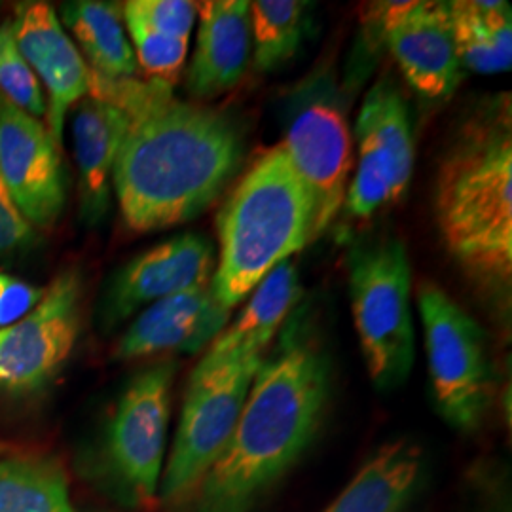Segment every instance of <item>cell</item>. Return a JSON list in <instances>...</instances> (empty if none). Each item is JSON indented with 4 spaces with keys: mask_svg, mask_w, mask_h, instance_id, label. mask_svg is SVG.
<instances>
[{
    "mask_svg": "<svg viewBox=\"0 0 512 512\" xmlns=\"http://www.w3.org/2000/svg\"><path fill=\"white\" fill-rule=\"evenodd\" d=\"M88 95L128 112L112 188L129 230L158 232L196 219L238 175L245 139L228 112L181 101L156 80H109L93 71Z\"/></svg>",
    "mask_w": 512,
    "mask_h": 512,
    "instance_id": "obj_1",
    "label": "cell"
},
{
    "mask_svg": "<svg viewBox=\"0 0 512 512\" xmlns=\"http://www.w3.org/2000/svg\"><path fill=\"white\" fill-rule=\"evenodd\" d=\"M329 359L291 340L262 361L234 435L196 492V512H255L304 456L329 403Z\"/></svg>",
    "mask_w": 512,
    "mask_h": 512,
    "instance_id": "obj_2",
    "label": "cell"
},
{
    "mask_svg": "<svg viewBox=\"0 0 512 512\" xmlns=\"http://www.w3.org/2000/svg\"><path fill=\"white\" fill-rule=\"evenodd\" d=\"M435 211L448 251L476 281L505 289L512 275V124L509 97L476 114L446 150Z\"/></svg>",
    "mask_w": 512,
    "mask_h": 512,
    "instance_id": "obj_3",
    "label": "cell"
},
{
    "mask_svg": "<svg viewBox=\"0 0 512 512\" xmlns=\"http://www.w3.org/2000/svg\"><path fill=\"white\" fill-rule=\"evenodd\" d=\"M313 239V205L283 145L258 154L219 215V262L211 294L222 310Z\"/></svg>",
    "mask_w": 512,
    "mask_h": 512,
    "instance_id": "obj_4",
    "label": "cell"
},
{
    "mask_svg": "<svg viewBox=\"0 0 512 512\" xmlns=\"http://www.w3.org/2000/svg\"><path fill=\"white\" fill-rule=\"evenodd\" d=\"M349 296L370 380L378 389L406 382L414 365L412 272L403 241L380 238L351 249Z\"/></svg>",
    "mask_w": 512,
    "mask_h": 512,
    "instance_id": "obj_5",
    "label": "cell"
},
{
    "mask_svg": "<svg viewBox=\"0 0 512 512\" xmlns=\"http://www.w3.org/2000/svg\"><path fill=\"white\" fill-rule=\"evenodd\" d=\"M418 306L440 416L459 431H475L484 421L494 393L486 334L433 283L421 285Z\"/></svg>",
    "mask_w": 512,
    "mask_h": 512,
    "instance_id": "obj_6",
    "label": "cell"
},
{
    "mask_svg": "<svg viewBox=\"0 0 512 512\" xmlns=\"http://www.w3.org/2000/svg\"><path fill=\"white\" fill-rule=\"evenodd\" d=\"M260 365L262 357L217 368H194L160 480L165 503H181L198 492L234 435Z\"/></svg>",
    "mask_w": 512,
    "mask_h": 512,
    "instance_id": "obj_7",
    "label": "cell"
},
{
    "mask_svg": "<svg viewBox=\"0 0 512 512\" xmlns=\"http://www.w3.org/2000/svg\"><path fill=\"white\" fill-rule=\"evenodd\" d=\"M82 294L80 272L65 270L33 310L0 329V397H29L54 382L80 334Z\"/></svg>",
    "mask_w": 512,
    "mask_h": 512,
    "instance_id": "obj_8",
    "label": "cell"
},
{
    "mask_svg": "<svg viewBox=\"0 0 512 512\" xmlns=\"http://www.w3.org/2000/svg\"><path fill=\"white\" fill-rule=\"evenodd\" d=\"M173 363H160L135 376L124 391L107 433L110 475L131 503L156 499L164 473Z\"/></svg>",
    "mask_w": 512,
    "mask_h": 512,
    "instance_id": "obj_9",
    "label": "cell"
},
{
    "mask_svg": "<svg viewBox=\"0 0 512 512\" xmlns=\"http://www.w3.org/2000/svg\"><path fill=\"white\" fill-rule=\"evenodd\" d=\"M313 205V238L321 236L348 192L351 133L334 93L315 88L294 109L281 143Z\"/></svg>",
    "mask_w": 512,
    "mask_h": 512,
    "instance_id": "obj_10",
    "label": "cell"
},
{
    "mask_svg": "<svg viewBox=\"0 0 512 512\" xmlns=\"http://www.w3.org/2000/svg\"><path fill=\"white\" fill-rule=\"evenodd\" d=\"M370 23L397 61L406 82L427 99H446L461 80L448 2H378Z\"/></svg>",
    "mask_w": 512,
    "mask_h": 512,
    "instance_id": "obj_11",
    "label": "cell"
},
{
    "mask_svg": "<svg viewBox=\"0 0 512 512\" xmlns=\"http://www.w3.org/2000/svg\"><path fill=\"white\" fill-rule=\"evenodd\" d=\"M0 177L31 226L50 228L67 200L59 145L48 128L0 95Z\"/></svg>",
    "mask_w": 512,
    "mask_h": 512,
    "instance_id": "obj_12",
    "label": "cell"
},
{
    "mask_svg": "<svg viewBox=\"0 0 512 512\" xmlns=\"http://www.w3.org/2000/svg\"><path fill=\"white\" fill-rule=\"evenodd\" d=\"M215 266V247L205 236L183 234L165 239L129 260L110 279L101 306L105 327H114L135 311L169 296L207 287Z\"/></svg>",
    "mask_w": 512,
    "mask_h": 512,
    "instance_id": "obj_13",
    "label": "cell"
},
{
    "mask_svg": "<svg viewBox=\"0 0 512 512\" xmlns=\"http://www.w3.org/2000/svg\"><path fill=\"white\" fill-rule=\"evenodd\" d=\"M19 52L46 86L48 131L61 143L69 110L90 93L92 71L46 2H19L12 21Z\"/></svg>",
    "mask_w": 512,
    "mask_h": 512,
    "instance_id": "obj_14",
    "label": "cell"
},
{
    "mask_svg": "<svg viewBox=\"0 0 512 512\" xmlns=\"http://www.w3.org/2000/svg\"><path fill=\"white\" fill-rule=\"evenodd\" d=\"M230 321L211 294V283L194 291L164 298L129 325L120 338L114 357L131 361L169 351L198 353L211 344Z\"/></svg>",
    "mask_w": 512,
    "mask_h": 512,
    "instance_id": "obj_15",
    "label": "cell"
},
{
    "mask_svg": "<svg viewBox=\"0 0 512 512\" xmlns=\"http://www.w3.org/2000/svg\"><path fill=\"white\" fill-rule=\"evenodd\" d=\"M198 44L186 86L196 99H211L236 88L253 50L251 2L209 0L198 4Z\"/></svg>",
    "mask_w": 512,
    "mask_h": 512,
    "instance_id": "obj_16",
    "label": "cell"
},
{
    "mask_svg": "<svg viewBox=\"0 0 512 512\" xmlns=\"http://www.w3.org/2000/svg\"><path fill=\"white\" fill-rule=\"evenodd\" d=\"M128 128V112L107 99L88 95L78 103L74 158L80 175V213L88 226H97L109 213L112 169Z\"/></svg>",
    "mask_w": 512,
    "mask_h": 512,
    "instance_id": "obj_17",
    "label": "cell"
},
{
    "mask_svg": "<svg viewBox=\"0 0 512 512\" xmlns=\"http://www.w3.org/2000/svg\"><path fill=\"white\" fill-rule=\"evenodd\" d=\"M300 275L291 260L281 262L249 294V302L238 317L211 342L198 368L243 363L262 357L277 329L300 300Z\"/></svg>",
    "mask_w": 512,
    "mask_h": 512,
    "instance_id": "obj_18",
    "label": "cell"
},
{
    "mask_svg": "<svg viewBox=\"0 0 512 512\" xmlns=\"http://www.w3.org/2000/svg\"><path fill=\"white\" fill-rule=\"evenodd\" d=\"M423 467L418 444L384 446L323 512H404L420 490Z\"/></svg>",
    "mask_w": 512,
    "mask_h": 512,
    "instance_id": "obj_19",
    "label": "cell"
},
{
    "mask_svg": "<svg viewBox=\"0 0 512 512\" xmlns=\"http://www.w3.org/2000/svg\"><path fill=\"white\" fill-rule=\"evenodd\" d=\"M61 18V25L76 38L93 73L109 80L135 76L137 61L126 35L124 8L120 4L74 0L63 4Z\"/></svg>",
    "mask_w": 512,
    "mask_h": 512,
    "instance_id": "obj_20",
    "label": "cell"
},
{
    "mask_svg": "<svg viewBox=\"0 0 512 512\" xmlns=\"http://www.w3.org/2000/svg\"><path fill=\"white\" fill-rule=\"evenodd\" d=\"M450 23L463 69L507 73L512 61L511 6L497 0L448 2Z\"/></svg>",
    "mask_w": 512,
    "mask_h": 512,
    "instance_id": "obj_21",
    "label": "cell"
},
{
    "mask_svg": "<svg viewBox=\"0 0 512 512\" xmlns=\"http://www.w3.org/2000/svg\"><path fill=\"white\" fill-rule=\"evenodd\" d=\"M359 118H363L374 131L378 143L389 158L393 177V203L399 202L412 179L414 139L408 105L389 78L378 80L372 90L366 93Z\"/></svg>",
    "mask_w": 512,
    "mask_h": 512,
    "instance_id": "obj_22",
    "label": "cell"
},
{
    "mask_svg": "<svg viewBox=\"0 0 512 512\" xmlns=\"http://www.w3.org/2000/svg\"><path fill=\"white\" fill-rule=\"evenodd\" d=\"M0 512H76L67 478L42 459H0Z\"/></svg>",
    "mask_w": 512,
    "mask_h": 512,
    "instance_id": "obj_23",
    "label": "cell"
},
{
    "mask_svg": "<svg viewBox=\"0 0 512 512\" xmlns=\"http://www.w3.org/2000/svg\"><path fill=\"white\" fill-rule=\"evenodd\" d=\"M310 4L302 0L251 2V35L255 69L270 73L293 57L308 29Z\"/></svg>",
    "mask_w": 512,
    "mask_h": 512,
    "instance_id": "obj_24",
    "label": "cell"
},
{
    "mask_svg": "<svg viewBox=\"0 0 512 512\" xmlns=\"http://www.w3.org/2000/svg\"><path fill=\"white\" fill-rule=\"evenodd\" d=\"M355 135L359 160L344 205L348 207L351 217L370 219L380 209H384L387 203H393L391 164L374 131L359 116L355 124Z\"/></svg>",
    "mask_w": 512,
    "mask_h": 512,
    "instance_id": "obj_25",
    "label": "cell"
},
{
    "mask_svg": "<svg viewBox=\"0 0 512 512\" xmlns=\"http://www.w3.org/2000/svg\"><path fill=\"white\" fill-rule=\"evenodd\" d=\"M124 21L128 27L129 37L133 42V54L137 67L143 69L148 80H156L167 86H175L183 71L184 59L188 52V42L177 38L165 37L154 31L139 16H135L126 6Z\"/></svg>",
    "mask_w": 512,
    "mask_h": 512,
    "instance_id": "obj_26",
    "label": "cell"
},
{
    "mask_svg": "<svg viewBox=\"0 0 512 512\" xmlns=\"http://www.w3.org/2000/svg\"><path fill=\"white\" fill-rule=\"evenodd\" d=\"M0 95L37 120L46 116L40 82L19 52L10 19H4L0 25Z\"/></svg>",
    "mask_w": 512,
    "mask_h": 512,
    "instance_id": "obj_27",
    "label": "cell"
},
{
    "mask_svg": "<svg viewBox=\"0 0 512 512\" xmlns=\"http://www.w3.org/2000/svg\"><path fill=\"white\" fill-rule=\"evenodd\" d=\"M124 6L154 31L186 42L198 16V4L188 0H129Z\"/></svg>",
    "mask_w": 512,
    "mask_h": 512,
    "instance_id": "obj_28",
    "label": "cell"
},
{
    "mask_svg": "<svg viewBox=\"0 0 512 512\" xmlns=\"http://www.w3.org/2000/svg\"><path fill=\"white\" fill-rule=\"evenodd\" d=\"M44 289L25 283L18 277L0 274V329H6L40 302Z\"/></svg>",
    "mask_w": 512,
    "mask_h": 512,
    "instance_id": "obj_29",
    "label": "cell"
},
{
    "mask_svg": "<svg viewBox=\"0 0 512 512\" xmlns=\"http://www.w3.org/2000/svg\"><path fill=\"white\" fill-rule=\"evenodd\" d=\"M33 226L25 220L0 177V253H12L33 241Z\"/></svg>",
    "mask_w": 512,
    "mask_h": 512,
    "instance_id": "obj_30",
    "label": "cell"
}]
</instances>
